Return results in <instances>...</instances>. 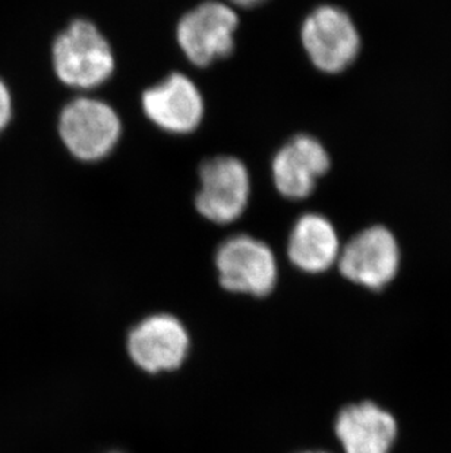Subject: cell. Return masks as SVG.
<instances>
[{
	"mask_svg": "<svg viewBox=\"0 0 451 453\" xmlns=\"http://www.w3.org/2000/svg\"><path fill=\"white\" fill-rule=\"evenodd\" d=\"M53 69L65 86L93 90L115 71V55L96 24L87 19L71 22L56 37L51 48Z\"/></svg>",
	"mask_w": 451,
	"mask_h": 453,
	"instance_id": "6da1fadb",
	"label": "cell"
},
{
	"mask_svg": "<svg viewBox=\"0 0 451 453\" xmlns=\"http://www.w3.org/2000/svg\"><path fill=\"white\" fill-rule=\"evenodd\" d=\"M59 135L73 157L98 162L115 150L122 135V122L106 102L77 97L60 113Z\"/></svg>",
	"mask_w": 451,
	"mask_h": 453,
	"instance_id": "7a4b0ae2",
	"label": "cell"
},
{
	"mask_svg": "<svg viewBox=\"0 0 451 453\" xmlns=\"http://www.w3.org/2000/svg\"><path fill=\"white\" fill-rule=\"evenodd\" d=\"M239 17L230 4L207 0L180 18L176 40L183 55L204 68L233 51Z\"/></svg>",
	"mask_w": 451,
	"mask_h": 453,
	"instance_id": "3957f363",
	"label": "cell"
},
{
	"mask_svg": "<svg viewBox=\"0 0 451 453\" xmlns=\"http://www.w3.org/2000/svg\"><path fill=\"white\" fill-rule=\"evenodd\" d=\"M218 280L227 291L267 296L276 287L277 261L269 245L254 236H230L216 252Z\"/></svg>",
	"mask_w": 451,
	"mask_h": 453,
	"instance_id": "277c9868",
	"label": "cell"
},
{
	"mask_svg": "<svg viewBox=\"0 0 451 453\" xmlns=\"http://www.w3.org/2000/svg\"><path fill=\"white\" fill-rule=\"evenodd\" d=\"M200 189L195 209L218 225L236 222L251 197V178L245 163L233 156H218L200 167Z\"/></svg>",
	"mask_w": 451,
	"mask_h": 453,
	"instance_id": "5b68a950",
	"label": "cell"
},
{
	"mask_svg": "<svg viewBox=\"0 0 451 453\" xmlns=\"http://www.w3.org/2000/svg\"><path fill=\"white\" fill-rule=\"evenodd\" d=\"M189 348L187 327L178 317L166 312L145 317L129 332V357L141 370L151 374L180 368Z\"/></svg>",
	"mask_w": 451,
	"mask_h": 453,
	"instance_id": "8992f818",
	"label": "cell"
},
{
	"mask_svg": "<svg viewBox=\"0 0 451 453\" xmlns=\"http://www.w3.org/2000/svg\"><path fill=\"white\" fill-rule=\"evenodd\" d=\"M301 37L312 64L324 73H341L358 56V31L341 9H316L303 22Z\"/></svg>",
	"mask_w": 451,
	"mask_h": 453,
	"instance_id": "52a82bcc",
	"label": "cell"
},
{
	"mask_svg": "<svg viewBox=\"0 0 451 453\" xmlns=\"http://www.w3.org/2000/svg\"><path fill=\"white\" fill-rule=\"evenodd\" d=\"M401 251L392 232L372 226L352 238L339 254L340 273L350 282L374 291L392 282L399 270Z\"/></svg>",
	"mask_w": 451,
	"mask_h": 453,
	"instance_id": "ba28073f",
	"label": "cell"
},
{
	"mask_svg": "<svg viewBox=\"0 0 451 453\" xmlns=\"http://www.w3.org/2000/svg\"><path fill=\"white\" fill-rule=\"evenodd\" d=\"M147 118L166 133L185 135L195 131L204 118V99L195 82L173 73L142 95Z\"/></svg>",
	"mask_w": 451,
	"mask_h": 453,
	"instance_id": "9c48e42d",
	"label": "cell"
},
{
	"mask_svg": "<svg viewBox=\"0 0 451 453\" xmlns=\"http://www.w3.org/2000/svg\"><path fill=\"white\" fill-rule=\"evenodd\" d=\"M328 167L330 157L323 144L310 135H298L272 158V180L283 197L302 200L314 191L317 180L327 173Z\"/></svg>",
	"mask_w": 451,
	"mask_h": 453,
	"instance_id": "30bf717a",
	"label": "cell"
},
{
	"mask_svg": "<svg viewBox=\"0 0 451 453\" xmlns=\"http://www.w3.org/2000/svg\"><path fill=\"white\" fill-rule=\"evenodd\" d=\"M345 453H388L396 441V419L372 403L346 406L336 419Z\"/></svg>",
	"mask_w": 451,
	"mask_h": 453,
	"instance_id": "8fae6325",
	"label": "cell"
},
{
	"mask_svg": "<svg viewBox=\"0 0 451 453\" xmlns=\"http://www.w3.org/2000/svg\"><path fill=\"white\" fill-rule=\"evenodd\" d=\"M340 254L336 231L319 214H305L294 225L287 244V256L298 269L321 273L330 269Z\"/></svg>",
	"mask_w": 451,
	"mask_h": 453,
	"instance_id": "7c38bea8",
	"label": "cell"
},
{
	"mask_svg": "<svg viewBox=\"0 0 451 453\" xmlns=\"http://www.w3.org/2000/svg\"><path fill=\"white\" fill-rule=\"evenodd\" d=\"M12 96H11L8 86L0 80V134L12 119Z\"/></svg>",
	"mask_w": 451,
	"mask_h": 453,
	"instance_id": "4fadbf2b",
	"label": "cell"
},
{
	"mask_svg": "<svg viewBox=\"0 0 451 453\" xmlns=\"http://www.w3.org/2000/svg\"><path fill=\"white\" fill-rule=\"evenodd\" d=\"M229 2L239 8H256V6L264 4L265 0H229Z\"/></svg>",
	"mask_w": 451,
	"mask_h": 453,
	"instance_id": "5bb4252c",
	"label": "cell"
},
{
	"mask_svg": "<svg viewBox=\"0 0 451 453\" xmlns=\"http://www.w3.org/2000/svg\"><path fill=\"white\" fill-rule=\"evenodd\" d=\"M303 453H327V452H303Z\"/></svg>",
	"mask_w": 451,
	"mask_h": 453,
	"instance_id": "9a60e30c",
	"label": "cell"
},
{
	"mask_svg": "<svg viewBox=\"0 0 451 453\" xmlns=\"http://www.w3.org/2000/svg\"><path fill=\"white\" fill-rule=\"evenodd\" d=\"M113 453H119V452H113Z\"/></svg>",
	"mask_w": 451,
	"mask_h": 453,
	"instance_id": "2e32d148",
	"label": "cell"
}]
</instances>
